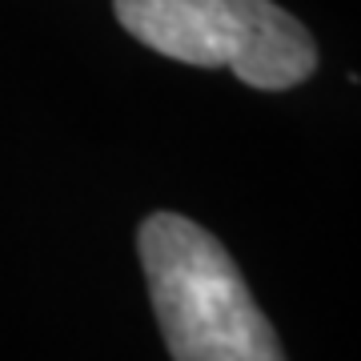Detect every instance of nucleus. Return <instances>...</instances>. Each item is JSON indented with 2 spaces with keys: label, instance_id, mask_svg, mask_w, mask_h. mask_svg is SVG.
<instances>
[{
  "label": "nucleus",
  "instance_id": "f03ea898",
  "mask_svg": "<svg viewBox=\"0 0 361 361\" xmlns=\"http://www.w3.org/2000/svg\"><path fill=\"white\" fill-rule=\"evenodd\" d=\"M133 40L197 68H229L249 89L281 92L313 77L310 28L273 0H113Z\"/></svg>",
  "mask_w": 361,
  "mask_h": 361
},
{
  "label": "nucleus",
  "instance_id": "f257e3e1",
  "mask_svg": "<svg viewBox=\"0 0 361 361\" xmlns=\"http://www.w3.org/2000/svg\"><path fill=\"white\" fill-rule=\"evenodd\" d=\"M137 253L173 361H289L237 261L205 225L153 213L137 233Z\"/></svg>",
  "mask_w": 361,
  "mask_h": 361
}]
</instances>
